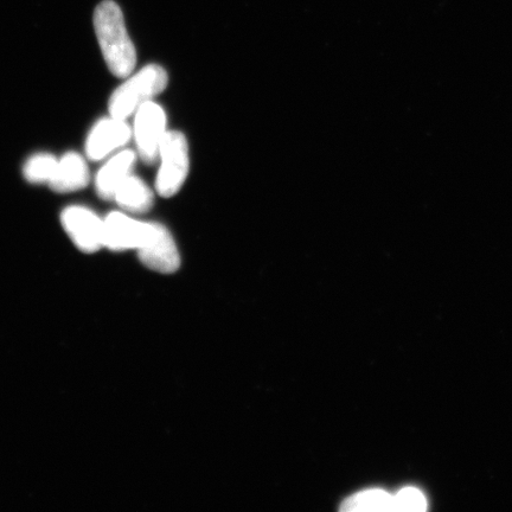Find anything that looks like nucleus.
I'll use <instances>...</instances> for the list:
<instances>
[{
  "label": "nucleus",
  "instance_id": "obj_5",
  "mask_svg": "<svg viewBox=\"0 0 512 512\" xmlns=\"http://www.w3.org/2000/svg\"><path fill=\"white\" fill-rule=\"evenodd\" d=\"M61 222L69 238L81 252L93 254L104 247V221L91 209L68 207L63 210Z\"/></svg>",
  "mask_w": 512,
  "mask_h": 512
},
{
  "label": "nucleus",
  "instance_id": "obj_12",
  "mask_svg": "<svg viewBox=\"0 0 512 512\" xmlns=\"http://www.w3.org/2000/svg\"><path fill=\"white\" fill-rule=\"evenodd\" d=\"M341 511H394V496L381 489H371L345 499Z\"/></svg>",
  "mask_w": 512,
  "mask_h": 512
},
{
  "label": "nucleus",
  "instance_id": "obj_8",
  "mask_svg": "<svg viewBox=\"0 0 512 512\" xmlns=\"http://www.w3.org/2000/svg\"><path fill=\"white\" fill-rule=\"evenodd\" d=\"M132 137L131 127L125 120L113 117L98 121L89 132L86 153L89 159L101 160L119 147L124 146Z\"/></svg>",
  "mask_w": 512,
  "mask_h": 512
},
{
  "label": "nucleus",
  "instance_id": "obj_9",
  "mask_svg": "<svg viewBox=\"0 0 512 512\" xmlns=\"http://www.w3.org/2000/svg\"><path fill=\"white\" fill-rule=\"evenodd\" d=\"M89 183V170L86 160L79 153L69 152L57 162L50 188L60 194L78 191Z\"/></svg>",
  "mask_w": 512,
  "mask_h": 512
},
{
  "label": "nucleus",
  "instance_id": "obj_7",
  "mask_svg": "<svg viewBox=\"0 0 512 512\" xmlns=\"http://www.w3.org/2000/svg\"><path fill=\"white\" fill-rule=\"evenodd\" d=\"M104 224V247L112 252L138 251L151 232V222L133 220L118 211L108 215Z\"/></svg>",
  "mask_w": 512,
  "mask_h": 512
},
{
  "label": "nucleus",
  "instance_id": "obj_6",
  "mask_svg": "<svg viewBox=\"0 0 512 512\" xmlns=\"http://www.w3.org/2000/svg\"><path fill=\"white\" fill-rule=\"evenodd\" d=\"M138 255L144 266L158 273H175L181 265L174 238L163 224L157 222H151L149 238L138 249Z\"/></svg>",
  "mask_w": 512,
  "mask_h": 512
},
{
  "label": "nucleus",
  "instance_id": "obj_2",
  "mask_svg": "<svg viewBox=\"0 0 512 512\" xmlns=\"http://www.w3.org/2000/svg\"><path fill=\"white\" fill-rule=\"evenodd\" d=\"M168 86V74L157 64H150L131 76L115 91L108 104L111 117L125 120L138 108L162 93Z\"/></svg>",
  "mask_w": 512,
  "mask_h": 512
},
{
  "label": "nucleus",
  "instance_id": "obj_4",
  "mask_svg": "<svg viewBox=\"0 0 512 512\" xmlns=\"http://www.w3.org/2000/svg\"><path fill=\"white\" fill-rule=\"evenodd\" d=\"M166 134V115L162 107L147 101L140 106L134 120L133 136L140 157L147 164L159 158L160 144Z\"/></svg>",
  "mask_w": 512,
  "mask_h": 512
},
{
  "label": "nucleus",
  "instance_id": "obj_3",
  "mask_svg": "<svg viewBox=\"0 0 512 512\" xmlns=\"http://www.w3.org/2000/svg\"><path fill=\"white\" fill-rule=\"evenodd\" d=\"M159 158L156 189L160 196L169 198L181 190L189 172V149L184 134L166 132L160 144Z\"/></svg>",
  "mask_w": 512,
  "mask_h": 512
},
{
  "label": "nucleus",
  "instance_id": "obj_14",
  "mask_svg": "<svg viewBox=\"0 0 512 512\" xmlns=\"http://www.w3.org/2000/svg\"><path fill=\"white\" fill-rule=\"evenodd\" d=\"M427 499L415 488H405L394 496V511H426Z\"/></svg>",
  "mask_w": 512,
  "mask_h": 512
},
{
  "label": "nucleus",
  "instance_id": "obj_1",
  "mask_svg": "<svg viewBox=\"0 0 512 512\" xmlns=\"http://www.w3.org/2000/svg\"><path fill=\"white\" fill-rule=\"evenodd\" d=\"M94 28L108 69L118 78L130 76L137 64V53L119 5L112 0L99 4L94 12Z\"/></svg>",
  "mask_w": 512,
  "mask_h": 512
},
{
  "label": "nucleus",
  "instance_id": "obj_10",
  "mask_svg": "<svg viewBox=\"0 0 512 512\" xmlns=\"http://www.w3.org/2000/svg\"><path fill=\"white\" fill-rule=\"evenodd\" d=\"M134 160H136L134 152L125 150L102 166L95 179L96 192L102 200H113L115 191L130 176Z\"/></svg>",
  "mask_w": 512,
  "mask_h": 512
},
{
  "label": "nucleus",
  "instance_id": "obj_11",
  "mask_svg": "<svg viewBox=\"0 0 512 512\" xmlns=\"http://www.w3.org/2000/svg\"><path fill=\"white\" fill-rule=\"evenodd\" d=\"M114 200L131 213L142 214L152 207L153 192L143 179L130 175L115 191Z\"/></svg>",
  "mask_w": 512,
  "mask_h": 512
},
{
  "label": "nucleus",
  "instance_id": "obj_13",
  "mask_svg": "<svg viewBox=\"0 0 512 512\" xmlns=\"http://www.w3.org/2000/svg\"><path fill=\"white\" fill-rule=\"evenodd\" d=\"M57 162L59 160L49 153H38L25 163L23 175L30 183H49L54 176Z\"/></svg>",
  "mask_w": 512,
  "mask_h": 512
}]
</instances>
